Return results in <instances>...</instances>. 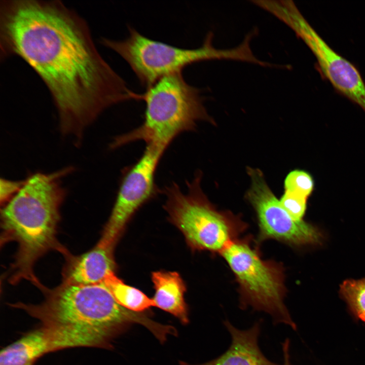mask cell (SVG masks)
Wrapping results in <instances>:
<instances>
[{"instance_id": "2e32d148", "label": "cell", "mask_w": 365, "mask_h": 365, "mask_svg": "<svg viewBox=\"0 0 365 365\" xmlns=\"http://www.w3.org/2000/svg\"><path fill=\"white\" fill-rule=\"evenodd\" d=\"M340 293L354 316L365 322V278L344 281Z\"/></svg>"}, {"instance_id": "5b68a950", "label": "cell", "mask_w": 365, "mask_h": 365, "mask_svg": "<svg viewBox=\"0 0 365 365\" xmlns=\"http://www.w3.org/2000/svg\"><path fill=\"white\" fill-rule=\"evenodd\" d=\"M201 177L198 171L187 182V193L175 182L165 187L164 207L193 250L221 253L245 226L231 213L218 211L212 205L201 189Z\"/></svg>"}, {"instance_id": "30bf717a", "label": "cell", "mask_w": 365, "mask_h": 365, "mask_svg": "<svg viewBox=\"0 0 365 365\" xmlns=\"http://www.w3.org/2000/svg\"><path fill=\"white\" fill-rule=\"evenodd\" d=\"M284 20L309 47L321 74L335 89L365 112V83L356 67L331 48L295 6L288 9V19Z\"/></svg>"}, {"instance_id": "9c48e42d", "label": "cell", "mask_w": 365, "mask_h": 365, "mask_svg": "<svg viewBox=\"0 0 365 365\" xmlns=\"http://www.w3.org/2000/svg\"><path fill=\"white\" fill-rule=\"evenodd\" d=\"M250 186L245 197L256 211L259 239H275L294 245L316 243L319 232L303 220L294 218L273 193L258 169L248 167Z\"/></svg>"}, {"instance_id": "5bb4252c", "label": "cell", "mask_w": 365, "mask_h": 365, "mask_svg": "<svg viewBox=\"0 0 365 365\" xmlns=\"http://www.w3.org/2000/svg\"><path fill=\"white\" fill-rule=\"evenodd\" d=\"M50 352V343L40 326L2 349L0 365H33L38 358Z\"/></svg>"}, {"instance_id": "7a4b0ae2", "label": "cell", "mask_w": 365, "mask_h": 365, "mask_svg": "<svg viewBox=\"0 0 365 365\" xmlns=\"http://www.w3.org/2000/svg\"><path fill=\"white\" fill-rule=\"evenodd\" d=\"M40 304H11L39 320L52 351L72 347L111 349L113 342L130 325L140 324L158 340L168 332L167 325L120 306L102 283L89 285L62 283L52 289H41Z\"/></svg>"}, {"instance_id": "ffe728a7", "label": "cell", "mask_w": 365, "mask_h": 365, "mask_svg": "<svg viewBox=\"0 0 365 365\" xmlns=\"http://www.w3.org/2000/svg\"><path fill=\"white\" fill-rule=\"evenodd\" d=\"M289 345L290 341L288 338L286 339L282 343V349L283 351V361L281 364L279 365H291L290 361Z\"/></svg>"}, {"instance_id": "8992f818", "label": "cell", "mask_w": 365, "mask_h": 365, "mask_svg": "<svg viewBox=\"0 0 365 365\" xmlns=\"http://www.w3.org/2000/svg\"><path fill=\"white\" fill-rule=\"evenodd\" d=\"M221 254L239 285L241 308L250 306L266 312L274 324L283 323L296 330L297 325L284 303L285 288L280 264L263 260L248 239L234 240Z\"/></svg>"}, {"instance_id": "ba28073f", "label": "cell", "mask_w": 365, "mask_h": 365, "mask_svg": "<svg viewBox=\"0 0 365 365\" xmlns=\"http://www.w3.org/2000/svg\"><path fill=\"white\" fill-rule=\"evenodd\" d=\"M164 151L147 144L140 158L124 171L112 213L97 245L114 249L132 216L157 195L155 173Z\"/></svg>"}, {"instance_id": "8fae6325", "label": "cell", "mask_w": 365, "mask_h": 365, "mask_svg": "<svg viewBox=\"0 0 365 365\" xmlns=\"http://www.w3.org/2000/svg\"><path fill=\"white\" fill-rule=\"evenodd\" d=\"M223 323L231 335L228 349L218 357L205 363L196 365H279L269 360L262 352L258 340L261 321L246 330L235 327L228 320ZM181 365H193L181 361Z\"/></svg>"}, {"instance_id": "4fadbf2b", "label": "cell", "mask_w": 365, "mask_h": 365, "mask_svg": "<svg viewBox=\"0 0 365 365\" xmlns=\"http://www.w3.org/2000/svg\"><path fill=\"white\" fill-rule=\"evenodd\" d=\"M155 293L154 306L177 318L182 324L189 322L188 309L184 295L185 284L176 272L157 271L152 274Z\"/></svg>"}, {"instance_id": "ac0fdd59", "label": "cell", "mask_w": 365, "mask_h": 365, "mask_svg": "<svg viewBox=\"0 0 365 365\" xmlns=\"http://www.w3.org/2000/svg\"><path fill=\"white\" fill-rule=\"evenodd\" d=\"M307 198L285 191L280 200L286 211L295 219L303 220L306 209Z\"/></svg>"}, {"instance_id": "d6986e66", "label": "cell", "mask_w": 365, "mask_h": 365, "mask_svg": "<svg viewBox=\"0 0 365 365\" xmlns=\"http://www.w3.org/2000/svg\"><path fill=\"white\" fill-rule=\"evenodd\" d=\"M24 181L1 179L0 199L1 203L9 201L21 189Z\"/></svg>"}, {"instance_id": "277c9868", "label": "cell", "mask_w": 365, "mask_h": 365, "mask_svg": "<svg viewBox=\"0 0 365 365\" xmlns=\"http://www.w3.org/2000/svg\"><path fill=\"white\" fill-rule=\"evenodd\" d=\"M145 102L144 120L137 128L115 137V149L142 140L164 150L179 134L195 130L197 123L214 122L203 104L200 90L188 84L181 72L164 76L139 93Z\"/></svg>"}, {"instance_id": "3957f363", "label": "cell", "mask_w": 365, "mask_h": 365, "mask_svg": "<svg viewBox=\"0 0 365 365\" xmlns=\"http://www.w3.org/2000/svg\"><path fill=\"white\" fill-rule=\"evenodd\" d=\"M71 170L67 168L52 173L33 174L2 209V243L15 241L18 244L10 268L11 283L25 279L40 288L43 285L33 271L36 260L51 249L68 254L57 242L56 233L66 192L61 178Z\"/></svg>"}, {"instance_id": "6da1fadb", "label": "cell", "mask_w": 365, "mask_h": 365, "mask_svg": "<svg viewBox=\"0 0 365 365\" xmlns=\"http://www.w3.org/2000/svg\"><path fill=\"white\" fill-rule=\"evenodd\" d=\"M1 57L17 55L39 75L57 108L61 133L78 145L105 109L135 93L98 52L85 21L60 1L4 0Z\"/></svg>"}, {"instance_id": "7c38bea8", "label": "cell", "mask_w": 365, "mask_h": 365, "mask_svg": "<svg viewBox=\"0 0 365 365\" xmlns=\"http://www.w3.org/2000/svg\"><path fill=\"white\" fill-rule=\"evenodd\" d=\"M114 249L96 245L89 251L78 257L68 254L63 271L65 284L89 285L101 283L115 273L116 263Z\"/></svg>"}, {"instance_id": "e0dca14e", "label": "cell", "mask_w": 365, "mask_h": 365, "mask_svg": "<svg viewBox=\"0 0 365 365\" xmlns=\"http://www.w3.org/2000/svg\"><path fill=\"white\" fill-rule=\"evenodd\" d=\"M284 185L285 191L307 199L313 190L314 181L309 173L297 169L290 171L287 175Z\"/></svg>"}, {"instance_id": "9a60e30c", "label": "cell", "mask_w": 365, "mask_h": 365, "mask_svg": "<svg viewBox=\"0 0 365 365\" xmlns=\"http://www.w3.org/2000/svg\"><path fill=\"white\" fill-rule=\"evenodd\" d=\"M102 283L110 291L116 302L123 308L132 312H145L154 306L153 299L142 291L125 284L113 273Z\"/></svg>"}, {"instance_id": "52a82bcc", "label": "cell", "mask_w": 365, "mask_h": 365, "mask_svg": "<svg viewBox=\"0 0 365 365\" xmlns=\"http://www.w3.org/2000/svg\"><path fill=\"white\" fill-rule=\"evenodd\" d=\"M125 39L103 38L101 43L120 55L129 65L143 86L149 87L161 78L181 72L185 67L201 61L221 58L236 59V49L217 50L212 45V33L207 34L202 45L186 49L149 39L131 26Z\"/></svg>"}]
</instances>
